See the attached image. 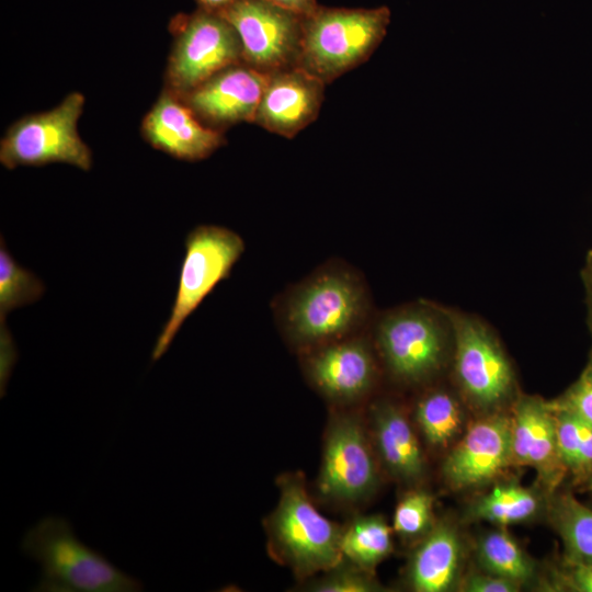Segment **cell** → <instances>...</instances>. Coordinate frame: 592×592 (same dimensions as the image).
Masks as SVG:
<instances>
[{
  "mask_svg": "<svg viewBox=\"0 0 592 592\" xmlns=\"http://www.w3.org/2000/svg\"><path fill=\"white\" fill-rule=\"evenodd\" d=\"M511 415L490 414L474 423L451 451L443 475L453 489L482 485L513 464Z\"/></svg>",
  "mask_w": 592,
  "mask_h": 592,
  "instance_id": "cell-14",
  "label": "cell"
},
{
  "mask_svg": "<svg viewBox=\"0 0 592 592\" xmlns=\"http://www.w3.org/2000/svg\"><path fill=\"white\" fill-rule=\"evenodd\" d=\"M277 7L297 13L301 16H307L312 13L319 3L317 0H266Z\"/></svg>",
  "mask_w": 592,
  "mask_h": 592,
  "instance_id": "cell-33",
  "label": "cell"
},
{
  "mask_svg": "<svg viewBox=\"0 0 592 592\" xmlns=\"http://www.w3.org/2000/svg\"><path fill=\"white\" fill-rule=\"evenodd\" d=\"M433 501V497L422 490L408 493L396 506L394 531L408 537L425 532L431 524Z\"/></svg>",
  "mask_w": 592,
  "mask_h": 592,
  "instance_id": "cell-27",
  "label": "cell"
},
{
  "mask_svg": "<svg viewBox=\"0 0 592 592\" xmlns=\"http://www.w3.org/2000/svg\"><path fill=\"white\" fill-rule=\"evenodd\" d=\"M580 280L584 295L585 323L592 338V248L589 249L584 255L580 269Z\"/></svg>",
  "mask_w": 592,
  "mask_h": 592,
  "instance_id": "cell-32",
  "label": "cell"
},
{
  "mask_svg": "<svg viewBox=\"0 0 592 592\" xmlns=\"http://www.w3.org/2000/svg\"><path fill=\"white\" fill-rule=\"evenodd\" d=\"M184 248L174 301L152 349V362L168 351L183 322L216 285L229 277L246 244L229 228L200 225L187 234Z\"/></svg>",
  "mask_w": 592,
  "mask_h": 592,
  "instance_id": "cell-7",
  "label": "cell"
},
{
  "mask_svg": "<svg viewBox=\"0 0 592 592\" xmlns=\"http://www.w3.org/2000/svg\"><path fill=\"white\" fill-rule=\"evenodd\" d=\"M521 584L506 578L492 573H475L469 576L463 584L467 592H515Z\"/></svg>",
  "mask_w": 592,
  "mask_h": 592,
  "instance_id": "cell-30",
  "label": "cell"
},
{
  "mask_svg": "<svg viewBox=\"0 0 592 592\" xmlns=\"http://www.w3.org/2000/svg\"><path fill=\"white\" fill-rule=\"evenodd\" d=\"M390 22L388 7H319L304 18L298 66L331 83L365 62L383 42Z\"/></svg>",
  "mask_w": 592,
  "mask_h": 592,
  "instance_id": "cell-4",
  "label": "cell"
},
{
  "mask_svg": "<svg viewBox=\"0 0 592 592\" xmlns=\"http://www.w3.org/2000/svg\"><path fill=\"white\" fill-rule=\"evenodd\" d=\"M164 89L183 95L219 71L243 62L239 36L220 13L197 8L172 21Z\"/></svg>",
  "mask_w": 592,
  "mask_h": 592,
  "instance_id": "cell-9",
  "label": "cell"
},
{
  "mask_svg": "<svg viewBox=\"0 0 592 592\" xmlns=\"http://www.w3.org/2000/svg\"><path fill=\"white\" fill-rule=\"evenodd\" d=\"M84 102L82 93L71 92L55 107L14 122L0 141L1 164L12 170L66 163L89 171L92 152L78 132Z\"/></svg>",
  "mask_w": 592,
  "mask_h": 592,
  "instance_id": "cell-6",
  "label": "cell"
},
{
  "mask_svg": "<svg viewBox=\"0 0 592 592\" xmlns=\"http://www.w3.org/2000/svg\"><path fill=\"white\" fill-rule=\"evenodd\" d=\"M548 402L551 408L569 411L592 425V346L578 378Z\"/></svg>",
  "mask_w": 592,
  "mask_h": 592,
  "instance_id": "cell-28",
  "label": "cell"
},
{
  "mask_svg": "<svg viewBox=\"0 0 592 592\" xmlns=\"http://www.w3.org/2000/svg\"><path fill=\"white\" fill-rule=\"evenodd\" d=\"M326 83L299 66L269 75L254 124L270 133L294 138L316 121Z\"/></svg>",
  "mask_w": 592,
  "mask_h": 592,
  "instance_id": "cell-15",
  "label": "cell"
},
{
  "mask_svg": "<svg viewBox=\"0 0 592 592\" xmlns=\"http://www.w3.org/2000/svg\"><path fill=\"white\" fill-rule=\"evenodd\" d=\"M562 580L572 591L592 592V565L568 562Z\"/></svg>",
  "mask_w": 592,
  "mask_h": 592,
  "instance_id": "cell-31",
  "label": "cell"
},
{
  "mask_svg": "<svg viewBox=\"0 0 592 592\" xmlns=\"http://www.w3.org/2000/svg\"><path fill=\"white\" fill-rule=\"evenodd\" d=\"M220 14L236 30L248 66L266 75L298 66L305 16L266 0H238Z\"/></svg>",
  "mask_w": 592,
  "mask_h": 592,
  "instance_id": "cell-10",
  "label": "cell"
},
{
  "mask_svg": "<svg viewBox=\"0 0 592 592\" xmlns=\"http://www.w3.org/2000/svg\"><path fill=\"white\" fill-rule=\"evenodd\" d=\"M391 549V528L380 516H358L343 530V558L366 571L371 572Z\"/></svg>",
  "mask_w": 592,
  "mask_h": 592,
  "instance_id": "cell-22",
  "label": "cell"
},
{
  "mask_svg": "<svg viewBox=\"0 0 592 592\" xmlns=\"http://www.w3.org/2000/svg\"><path fill=\"white\" fill-rule=\"evenodd\" d=\"M587 483V489L592 492V477L585 482Z\"/></svg>",
  "mask_w": 592,
  "mask_h": 592,
  "instance_id": "cell-35",
  "label": "cell"
},
{
  "mask_svg": "<svg viewBox=\"0 0 592 592\" xmlns=\"http://www.w3.org/2000/svg\"><path fill=\"white\" fill-rule=\"evenodd\" d=\"M460 562V542L447 524L434 527L414 550L408 579L418 592H444L453 585Z\"/></svg>",
  "mask_w": 592,
  "mask_h": 592,
  "instance_id": "cell-19",
  "label": "cell"
},
{
  "mask_svg": "<svg viewBox=\"0 0 592 592\" xmlns=\"http://www.w3.org/2000/svg\"><path fill=\"white\" fill-rule=\"evenodd\" d=\"M280 487L278 504L269 524L276 554L300 576L339 565L343 560V530L315 508L300 476H285Z\"/></svg>",
  "mask_w": 592,
  "mask_h": 592,
  "instance_id": "cell-5",
  "label": "cell"
},
{
  "mask_svg": "<svg viewBox=\"0 0 592 592\" xmlns=\"http://www.w3.org/2000/svg\"><path fill=\"white\" fill-rule=\"evenodd\" d=\"M198 8L220 13L238 0H195Z\"/></svg>",
  "mask_w": 592,
  "mask_h": 592,
  "instance_id": "cell-34",
  "label": "cell"
},
{
  "mask_svg": "<svg viewBox=\"0 0 592 592\" xmlns=\"http://www.w3.org/2000/svg\"><path fill=\"white\" fill-rule=\"evenodd\" d=\"M273 309L286 341L303 353L369 329L376 314L365 278L342 260L287 287Z\"/></svg>",
  "mask_w": 592,
  "mask_h": 592,
  "instance_id": "cell-1",
  "label": "cell"
},
{
  "mask_svg": "<svg viewBox=\"0 0 592 592\" xmlns=\"http://www.w3.org/2000/svg\"><path fill=\"white\" fill-rule=\"evenodd\" d=\"M267 78L240 62L179 96L205 126L224 133L232 125L254 122Z\"/></svg>",
  "mask_w": 592,
  "mask_h": 592,
  "instance_id": "cell-13",
  "label": "cell"
},
{
  "mask_svg": "<svg viewBox=\"0 0 592 592\" xmlns=\"http://www.w3.org/2000/svg\"><path fill=\"white\" fill-rule=\"evenodd\" d=\"M378 485V471L364 428L354 414H337L327 431L319 491L339 502H357Z\"/></svg>",
  "mask_w": 592,
  "mask_h": 592,
  "instance_id": "cell-11",
  "label": "cell"
},
{
  "mask_svg": "<svg viewBox=\"0 0 592 592\" xmlns=\"http://www.w3.org/2000/svg\"><path fill=\"white\" fill-rule=\"evenodd\" d=\"M369 333L389 376L417 386L433 380L452 364L454 328L447 306L429 299L375 314Z\"/></svg>",
  "mask_w": 592,
  "mask_h": 592,
  "instance_id": "cell-2",
  "label": "cell"
},
{
  "mask_svg": "<svg viewBox=\"0 0 592 592\" xmlns=\"http://www.w3.org/2000/svg\"><path fill=\"white\" fill-rule=\"evenodd\" d=\"M550 409L562 464L576 481L587 482L592 477V425L569 411Z\"/></svg>",
  "mask_w": 592,
  "mask_h": 592,
  "instance_id": "cell-23",
  "label": "cell"
},
{
  "mask_svg": "<svg viewBox=\"0 0 592 592\" xmlns=\"http://www.w3.org/2000/svg\"><path fill=\"white\" fill-rule=\"evenodd\" d=\"M21 550L41 566L35 592H138L143 582L76 536L71 523L48 515L30 527Z\"/></svg>",
  "mask_w": 592,
  "mask_h": 592,
  "instance_id": "cell-3",
  "label": "cell"
},
{
  "mask_svg": "<svg viewBox=\"0 0 592 592\" xmlns=\"http://www.w3.org/2000/svg\"><path fill=\"white\" fill-rule=\"evenodd\" d=\"M454 328L452 372L464 397L475 407L491 410L515 391L513 366L490 323L481 317L447 306Z\"/></svg>",
  "mask_w": 592,
  "mask_h": 592,
  "instance_id": "cell-8",
  "label": "cell"
},
{
  "mask_svg": "<svg viewBox=\"0 0 592 592\" xmlns=\"http://www.w3.org/2000/svg\"><path fill=\"white\" fill-rule=\"evenodd\" d=\"M304 366L326 397L351 402L367 395L378 377L376 350L369 329L304 352Z\"/></svg>",
  "mask_w": 592,
  "mask_h": 592,
  "instance_id": "cell-12",
  "label": "cell"
},
{
  "mask_svg": "<svg viewBox=\"0 0 592 592\" xmlns=\"http://www.w3.org/2000/svg\"><path fill=\"white\" fill-rule=\"evenodd\" d=\"M511 420L513 464L535 468L553 488L567 470L559 455L555 417L548 401L521 396L513 406Z\"/></svg>",
  "mask_w": 592,
  "mask_h": 592,
  "instance_id": "cell-17",
  "label": "cell"
},
{
  "mask_svg": "<svg viewBox=\"0 0 592 592\" xmlns=\"http://www.w3.org/2000/svg\"><path fill=\"white\" fill-rule=\"evenodd\" d=\"M462 419L458 399L443 388L426 391L415 406L418 425L432 446L447 445L459 432Z\"/></svg>",
  "mask_w": 592,
  "mask_h": 592,
  "instance_id": "cell-24",
  "label": "cell"
},
{
  "mask_svg": "<svg viewBox=\"0 0 592 592\" xmlns=\"http://www.w3.org/2000/svg\"><path fill=\"white\" fill-rule=\"evenodd\" d=\"M366 571L351 562L342 561L328 570V573L310 585L317 592H371L378 590V585Z\"/></svg>",
  "mask_w": 592,
  "mask_h": 592,
  "instance_id": "cell-29",
  "label": "cell"
},
{
  "mask_svg": "<svg viewBox=\"0 0 592 592\" xmlns=\"http://www.w3.org/2000/svg\"><path fill=\"white\" fill-rule=\"evenodd\" d=\"M550 517L563 542L568 562L592 565V510L566 492L554 499Z\"/></svg>",
  "mask_w": 592,
  "mask_h": 592,
  "instance_id": "cell-21",
  "label": "cell"
},
{
  "mask_svg": "<svg viewBox=\"0 0 592 592\" xmlns=\"http://www.w3.org/2000/svg\"><path fill=\"white\" fill-rule=\"evenodd\" d=\"M538 506L536 496L517 485L494 487L474 506L475 516L498 525H510L532 516Z\"/></svg>",
  "mask_w": 592,
  "mask_h": 592,
  "instance_id": "cell-26",
  "label": "cell"
},
{
  "mask_svg": "<svg viewBox=\"0 0 592 592\" xmlns=\"http://www.w3.org/2000/svg\"><path fill=\"white\" fill-rule=\"evenodd\" d=\"M141 134L153 148L180 160L198 161L225 144L224 133L205 126L175 93L163 89L145 115Z\"/></svg>",
  "mask_w": 592,
  "mask_h": 592,
  "instance_id": "cell-16",
  "label": "cell"
},
{
  "mask_svg": "<svg viewBox=\"0 0 592 592\" xmlns=\"http://www.w3.org/2000/svg\"><path fill=\"white\" fill-rule=\"evenodd\" d=\"M45 292L44 283L21 266L9 253L3 237L0 242V350L15 348L7 328V316L13 309L38 300Z\"/></svg>",
  "mask_w": 592,
  "mask_h": 592,
  "instance_id": "cell-20",
  "label": "cell"
},
{
  "mask_svg": "<svg viewBox=\"0 0 592 592\" xmlns=\"http://www.w3.org/2000/svg\"><path fill=\"white\" fill-rule=\"evenodd\" d=\"M373 432L380 459L398 479L418 480L424 460L418 437L403 411L389 400H379L371 409Z\"/></svg>",
  "mask_w": 592,
  "mask_h": 592,
  "instance_id": "cell-18",
  "label": "cell"
},
{
  "mask_svg": "<svg viewBox=\"0 0 592 592\" xmlns=\"http://www.w3.org/2000/svg\"><path fill=\"white\" fill-rule=\"evenodd\" d=\"M479 561L488 573L520 584L533 574L531 560L519 544L504 531H492L478 543Z\"/></svg>",
  "mask_w": 592,
  "mask_h": 592,
  "instance_id": "cell-25",
  "label": "cell"
}]
</instances>
